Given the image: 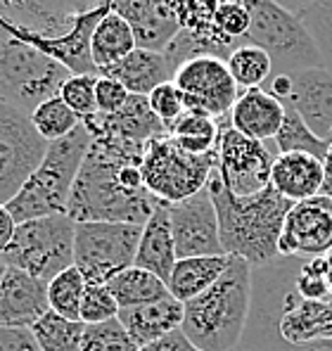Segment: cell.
Instances as JSON below:
<instances>
[{"label": "cell", "mask_w": 332, "mask_h": 351, "mask_svg": "<svg viewBox=\"0 0 332 351\" xmlns=\"http://www.w3.org/2000/svg\"><path fill=\"white\" fill-rule=\"evenodd\" d=\"M145 149L112 138H93L67 216L76 223L145 226L159 199L150 195L140 173Z\"/></svg>", "instance_id": "6da1fadb"}, {"label": "cell", "mask_w": 332, "mask_h": 351, "mask_svg": "<svg viewBox=\"0 0 332 351\" xmlns=\"http://www.w3.org/2000/svg\"><path fill=\"white\" fill-rule=\"evenodd\" d=\"M91 143L93 136L83 126V121L69 136L50 143L43 162L31 173L17 197L8 204L10 214L14 216L17 223L43 219V216L67 214L74 183L79 178Z\"/></svg>", "instance_id": "277c9868"}, {"label": "cell", "mask_w": 332, "mask_h": 351, "mask_svg": "<svg viewBox=\"0 0 332 351\" xmlns=\"http://www.w3.org/2000/svg\"><path fill=\"white\" fill-rule=\"evenodd\" d=\"M174 66H171V62L166 60L164 53L136 48L128 58H123L121 62L110 66V69H105L100 76L117 79L131 95L147 97L154 88L174 81Z\"/></svg>", "instance_id": "603a6c76"}, {"label": "cell", "mask_w": 332, "mask_h": 351, "mask_svg": "<svg viewBox=\"0 0 332 351\" xmlns=\"http://www.w3.org/2000/svg\"><path fill=\"white\" fill-rule=\"evenodd\" d=\"M147 102H150V110L157 114V119L164 123V126L174 123L176 119H178L185 112L183 95H180V90L174 86V81H169V84H162L159 88H154V90L147 95Z\"/></svg>", "instance_id": "60d3db41"}, {"label": "cell", "mask_w": 332, "mask_h": 351, "mask_svg": "<svg viewBox=\"0 0 332 351\" xmlns=\"http://www.w3.org/2000/svg\"><path fill=\"white\" fill-rule=\"evenodd\" d=\"M97 74H71L67 84L62 86L60 97L83 119L97 114Z\"/></svg>", "instance_id": "d590c367"}, {"label": "cell", "mask_w": 332, "mask_h": 351, "mask_svg": "<svg viewBox=\"0 0 332 351\" xmlns=\"http://www.w3.org/2000/svg\"><path fill=\"white\" fill-rule=\"evenodd\" d=\"M325 167L323 159L306 152L276 154L271 171V188L292 204L323 195Z\"/></svg>", "instance_id": "ffe728a7"}, {"label": "cell", "mask_w": 332, "mask_h": 351, "mask_svg": "<svg viewBox=\"0 0 332 351\" xmlns=\"http://www.w3.org/2000/svg\"><path fill=\"white\" fill-rule=\"evenodd\" d=\"M285 105V121H283V128L276 136V154H287V152H306V154H313L318 159H325L328 154V147L330 143L320 141L302 117L299 112L294 110L289 102H283Z\"/></svg>", "instance_id": "f546056e"}, {"label": "cell", "mask_w": 332, "mask_h": 351, "mask_svg": "<svg viewBox=\"0 0 332 351\" xmlns=\"http://www.w3.org/2000/svg\"><path fill=\"white\" fill-rule=\"evenodd\" d=\"M254 299V268L230 256L214 287L185 304L183 335L200 351H237L245 339Z\"/></svg>", "instance_id": "3957f363"}, {"label": "cell", "mask_w": 332, "mask_h": 351, "mask_svg": "<svg viewBox=\"0 0 332 351\" xmlns=\"http://www.w3.org/2000/svg\"><path fill=\"white\" fill-rule=\"evenodd\" d=\"M174 86L180 90L185 110L202 112L216 119H228L240 86L235 84L226 60L221 58H197L178 66L174 74Z\"/></svg>", "instance_id": "7c38bea8"}, {"label": "cell", "mask_w": 332, "mask_h": 351, "mask_svg": "<svg viewBox=\"0 0 332 351\" xmlns=\"http://www.w3.org/2000/svg\"><path fill=\"white\" fill-rule=\"evenodd\" d=\"M136 48V36H133V29L128 27V22L119 17L114 10H107L91 36V60L97 76L117 62L128 58Z\"/></svg>", "instance_id": "d4e9b609"}, {"label": "cell", "mask_w": 332, "mask_h": 351, "mask_svg": "<svg viewBox=\"0 0 332 351\" xmlns=\"http://www.w3.org/2000/svg\"><path fill=\"white\" fill-rule=\"evenodd\" d=\"M235 84L240 90H252V88H263L273 76V60L263 48L252 43L237 45L226 60Z\"/></svg>", "instance_id": "83f0119b"}, {"label": "cell", "mask_w": 332, "mask_h": 351, "mask_svg": "<svg viewBox=\"0 0 332 351\" xmlns=\"http://www.w3.org/2000/svg\"><path fill=\"white\" fill-rule=\"evenodd\" d=\"M48 311V282L19 268H8L0 280V325L31 330Z\"/></svg>", "instance_id": "2e32d148"}, {"label": "cell", "mask_w": 332, "mask_h": 351, "mask_svg": "<svg viewBox=\"0 0 332 351\" xmlns=\"http://www.w3.org/2000/svg\"><path fill=\"white\" fill-rule=\"evenodd\" d=\"M31 332H34L40 351H81L86 323L48 311L31 328Z\"/></svg>", "instance_id": "f1b7e54d"}, {"label": "cell", "mask_w": 332, "mask_h": 351, "mask_svg": "<svg viewBox=\"0 0 332 351\" xmlns=\"http://www.w3.org/2000/svg\"><path fill=\"white\" fill-rule=\"evenodd\" d=\"M119 311H121V308H119L110 287L91 285V282H88L86 294H83V304H81V316H79L81 323L97 325V323L114 321V318L119 316Z\"/></svg>", "instance_id": "ab89813d"}, {"label": "cell", "mask_w": 332, "mask_h": 351, "mask_svg": "<svg viewBox=\"0 0 332 351\" xmlns=\"http://www.w3.org/2000/svg\"><path fill=\"white\" fill-rule=\"evenodd\" d=\"M48 145L27 112L0 102V204H10L17 197L43 162Z\"/></svg>", "instance_id": "30bf717a"}, {"label": "cell", "mask_w": 332, "mask_h": 351, "mask_svg": "<svg viewBox=\"0 0 332 351\" xmlns=\"http://www.w3.org/2000/svg\"><path fill=\"white\" fill-rule=\"evenodd\" d=\"M138 351H200L183 335V330H176V332L166 335V337L157 339V342L147 344V347H140Z\"/></svg>", "instance_id": "ee69618b"}, {"label": "cell", "mask_w": 332, "mask_h": 351, "mask_svg": "<svg viewBox=\"0 0 332 351\" xmlns=\"http://www.w3.org/2000/svg\"><path fill=\"white\" fill-rule=\"evenodd\" d=\"M140 347L133 342L128 330L119 318L97 325H86L81 351H138Z\"/></svg>", "instance_id": "836d02e7"}, {"label": "cell", "mask_w": 332, "mask_h": 351, "mask_svg": "<svg viewBox=\"0 0 332 351\" xmlns=\"http://www.w3.org/2000/svg\"><path fill=\"white\" fill-rule=\"evenodd\" d=\"M249 351H332V342H313V344H302V347H289V344H259V347Z\"/></svg>", "instance_id": "bcb514c9"}, {"label": "cell", "mask_w": 332, "mask_h": 351, "mask_svg": "<svg viewBox=\"0 0 332 351\" xmlns=\"http://www.w3.org/2000/svg\"><path fill=\"white\" fill-rule=\"evenodd\" d=\"M176 261H178V254H176L174 230H171L169 204L157 202L152 216L143 226L133 266L145 268V271L154 273V276L166 282L171 271H174Z\"/></svg>", "instance_id": "7402d4cb"}, {"label": "cell", "mask_w": 332, "mask_h": 351, "mask_svg": "<svg viewBox=\"0 0 332 351\" xmlns=\"http://www.w3.org/2000/svg\"><path fill=\"white\" fill-rule=\"evenodd\" d=\"M31 123L36 126V131L45 138L48 143L60 141V138L69 136L71 131H76L81 123V117L62 100L60 95L45 100L43 105H38L31 114Z\"/></svg>", "instance_id": "1f68e13d"}, {"label": "cell", "mask_w": 332, "mask_h": 351, "mask_svg": "<svg viewBox=\"0 0 332 351\" xmlns=\"http://www.w3.org/2000/svg\"><path fill=\"white\" fill-rule=\"evenodd\" d=\"M276 154L266 143L252 141L228 123L219 121V143H216V173L223 185L235 197H249L271 185V171Z\"/></svg>", "instance_id": "8fae6325"}, {"label": "cell", "mask_w": 332, "mask_h": 351, "mask_svg": "<svg viewBox=\"0 0 332 351\" xmlns=\"http://www.w3.org/2000/svg\"><path fill=\"white\" fill-rule=\"evenodd\" d=\"M233 53V48L216 34L214 29L209 31H190V29H180L176 34V38L166 45L164 55L171 62L174 71L178 66H183L185 62L197 60V58H221L228 60V55Z\"/></svg>", "instance_id": "4316f807"}, {"label": "cell", "mask_w": 332, "mask_h": 351, "mask_svg": "<svg viewBox=\"0 0 332 351\" xmlns=\"http://www.w3.org/2000/svg\"><path fill=\"white\" fill-rule=\"evenodd\" d=\"M110 292L117 299L119 308H133L143 306V304H152L159 299L169 297V287L162 278H157L154 273L145 271V268L131 266L126 271H121L119 276H114L107 282Z\"/></svg>", "instance_id": "484cf974"}, {"label": "cell", "mask_w": 332, "mask_h": 351, "mask_svg": "<svg viewBox=\"0 0 332 351\" xmlns=\"http://www.w3.org/2000/svg\"><path fill=\"white\" fill-rule=\"evenodd\" d=\"M302 22L309 29L311 38L323 58V64L332 69V0H318L304 14Z\"/></svg>", "instance_id": "8d00e7d4"}, {"label": "cell", "mask_w": 332, "mask_h": 351, "mask_svg": "<svg viewBox=\"0 0 332 351\" xmlns=\"http://www.w3.org/2000/svg\"><path fill=\"white\" fill-rule=\"evenodd\" d=\"M230 256H188V259H178L171 271L166 287H169L171 297H176L180 304H188L204 294L209 287H214L228 268Z\"/></svg>", "instance_id": "cb8c5ba5"}, {"label": "cell", "mask_w": 332, "mask_h": 351, "mask_svg": "<svg viewBox=\"0 0 332 351\" xmlns=\"http://www.w3.org/2000/svg\"><path fill=\"white\" fill-rule=\"evenodd\" d=\"M0 351H40L29 328H3L0 325Z\"/></svg>", "instance_id": "7bdbcfd3"}, {"label": "cell", "mask_w": 332, "mask_h": 351, "mask_svg": "<svg viewBox=\"0 0 332 351\" xmlns=\"http://www.w3.org/2000/svg\"><path fill=\"white\" fill-rule=\"evenodd\" d=\"M86 287H88V280L83 278V273L76 266L62 271L60 276H55L53 280L48 282L50 311L60 313V316H64V318H71V321H79Z\"/></svg>", "instance_id": "4dcf8cb0"}, {"label": "cell", "mask_w": 332, "mask_h": 351, "mask_svg": "<svg viewBox=\"0 0 332 351\" xmlns=\"http://www.w3.org/2000/svg\"><path fill=\"white\" fill-rule=\"evenodd\" d=\"M76 221L67 214L17 223L10 247L0 261L8 268H19L43 282H50L62 271L74 266Z\"/></svg>", "instance_id": "8992f818"}, {"label": "cell", "mask_w": 332, "mask_h": 351, "mask_svg": "<svg viewBox=\"0 0 332 351\" xmlns=\"http://www.w3.org/2000/svg\"><path fill=\"white\" fill-rule=\"evenodd\" d=\"M5 271H8V266H5L3 261H0V280H3V276H5Z\"/></svg>", "instance_id": "f907efd6"}, {"label": "cell", "mask_w": 332, "mask_h": 351, "mask_svg": "<svg viewBox=\"0 0 332 351\" xmlns=\"http://www.w3.org/2000/svg\"><path fill=\"white\" fill-rule=\"evenodd\" d=\"M95 97H97V112H100V114H114V112H119L126 105L131 93L123 88V84H119L117 79L97 76Z\"/></svg>", "instance_id": "b9f144b4"}, {"label": "cell", "mask_w": 332, "mask_h": 351, "mask_svg": "<svg viewBox=\"0 0 332 351\" xmlns=\"http://www.w3.org/2000/svg\"><path fill=\"white\" fill-rule=\"evenodd\" d=\"M211 29H214L216 34L235 50L237 45L247 43L249 29H252V14H249V10L245 5L230 3V0H221L219 10H216V14H214Z\"/></svg>", "instance_id": "d6a6232c"}, {"label": "cell", "mask_w": 332, "mask_h": 351, "mask_svg": "<svg viewBox=\"0 0 332 351\" xmlns=\"http://www.w3.org/2000/svg\"><path fill=\"white\" fill-rule=\"evenodd\" d=\"M216 169V152L190 154L169 133L154 138L140 159L145 188L164 204H178L202 193Z\"/></svg>", "instance_id": "ba28073f"}, {"label": "cell", "mask_w": 332, "mask_h": 351, "mask_svg": "<svg viewBox=\"0 0 332 351\" xmlns=\"http://www.w3.org/2000/svg\"><path fill=\"white\" fill-rule=\"evenodd\" d=\"M140 233L136 223H76L74 266L91 285H107L136 263Z\"/></svg>", "instance_id": "9c48e42d"}, {"label": "cell", "mask_w": 332, "mask_h": 351, "mask_svg": "<svg viewBox=\"0 0 332 351\" xmlns=\"http://www.w3.org/2000/svg\"><path fill=\"white\" fill-rule=\"evenodd\" d=\"M280 256L318 259L332 252V197L318 195L292 204L280 235Z\"/></svg>", "instance_id": "5bb4252c"}, {"label": "cell", "mask_w": 332, "mask_h": 351, "mask_svg": "<svg viewBox=\"0 0 332 351\" xmlns=\"http://www.w3.org/2000/svg\"><path fill=\"white\" fill-rule=\"evenodd\" d=\"M169 216L178 259L226 254L221 245L219 211L206 188L185 202L169 204Z\"/></svg>", "instance_id": "4fadbf2b"}, {"label": "cell", "mask_w": 332, "mask_h": 351, "mask_svg": "<svg viewBox=\"0 0 332 351\" xmlns=\"http://www.w3.org/2000/svg\"><path fill=\"white\" fill-rule=\"evenodd\" d=\"M83 126L91 131L93 138H112V141H121L126 145L147 149L154 138L164 136L166 126L150 110L147 97L131 95L128 102L114 114H93L83 119Z\"/></svg>", "instance_id": "9a60e30c"}, {"label": "cell", "mask_w": 332, "mask_h": 351, "mask_svg": "<svg viewBox=\"0 0 332 351\" xmlns=\"http://www.w3.org/2000/svg\"><path fill=\"white\" fill-rule=\"evenodd\" d=\"M292 285L299 297H304V299L332 297L330 282H328V268H325V256H318V259H294Z\"/></svg>", "instance_id": "e575fe53"}, {"label": "cell", "mask_w": 332, "mask_h": 351, "mask_svg": "<svg viewBox=\"0 0 332 351\" xmlns=\"http://www.w3.org/2000/svg\"><path fill=\"white\" fill-rule=\"evenodd\" d=\"M245 8L252 14L247 43L263 48L273 60V76L292 71L325 66L304 22L273 0H247Z\"/></svg>", "instance_id": "52a82bcc"}, {"label": "cell", "mask_w": 332, "mask_h": 351, "mask_svg": "<svg viewBox=\"0 0 332 351\" xmlns=\"http://www.w3.org/2000/svg\"><path fill=\"white\" fill-rule=\"evenodd\" d=\"M180 29L209 31L221 0H166Z\"/></svg>", "instance_id": "74e56055"}, {"label": "cell", "mask_w": 332, "mask_h": 351, "mask_svg": "<svg viewBox=\"0 0 332 351\" xmlns=\"http://www.w3.org/2000/svg\"><path fill=\"white\" fill-rule=\"evenodd\" d=\"M325 268H328V282H330V292H332V252L325 254Z\"/></svg>", "instance_id": "681fc988"}, {"label": "cell", "mask_w": 332, "mask_h": 351, "mask_svg": "<svg viewBox=\"0 0 332 351\" xmlns=\"http://www.w3.org/2000/svg\"><path fill=\"white\" fill-rule=\"evenodd\" d=\"M323 167H325V183H323V195L325 197H332V143L328 147V154L323 159Z\"/></svg>", "instance_id": "c3c4849f"}, {"label": "cell", "mask_w": 332, "mask_h": 351, "mask_svg": "<svg viewBox=\"0 0 332 351\" xmlns=\"http://www.w3.org/2000/svg\"><path fill=\"white\" fill-rule=\"evenodd\" d=\"M276 5H280L283 10H287L289 14H294V17L302 19L306 12H309L311 8H313L318 0H273Z\"/></svg>", "instance_id": "7dc6e473"}, {"label": "cell", "mask_w": 332, "mask_h": 351, "mask_svg": "<svg viewBox=\"0 0 332 351\" xmlns=\"http://www.w3.org/2000/svg\"><path fill=\"white\" fill-rule=\"evenodd\" d=\"M211 199L219 211L221 245L228 256H240L254 271L280 261V235L292 202L268 185L249 197H235L223 185L216 169L206 183Z\"/></svg>", "instance_id": "7a4b0ae2"}, {"label": "cell", "mask_w": 332, "mask_h": 351, "mask_svg": "<svg viewBox=\"0 0 332 351\" xmlns=\"http://www.w3.org/2000/svg\"><path fill=\"white\" fill-rule=\"evenodd\" d=\"M14 230H17V221L10 214L8 204H0V256H3V252L8 250L10 242H12Z\"/></svg>", "instance_id": "f6af8a7d"}, {"label": "cell", "mask_w": 332, "mask_h": 351, "mask_svg": "<svg viewBox=\"0 0 332 351\" xmlns=\"http://www.w3.org/2000/svg\"><path fill=\"white\" fill-rule=\"evenodd\" d=\"M285 121V105L266 88H252L240 90L235 105H233L228 123L242 136L259 143L276 141V136Z\"/></svg>", "instance_id": "d6986e66"}, {"label": "cell", "mask_w": 332, "mask_h": 351, "mask_svg": "<svg viewBox=\"0 0 332 351\" xmlns=\"http://www.w3.org/2000/svg\"><path fill=\"white\" fill-rule=\"evenodd\" d=\"M292 93L285 102L299 112L306 126L325 143H332V69L311 66L292 71Z\"/></svg>", "instance_id": "e0dca14e"}, {"label": "cell", "mask_w": 332, "mask_h": 351, "mask_svg": "<svg viewBox=\"0 0 332 351\" xmlns=\"http://www.w3.org/2000/svg\"><path fill=\"white\" fill-rule=\"evenodd\" d=\"M117 318L128 330V335H131L138 347H147V344L157 342V339L183 328L185 304H180L178 299L169 294V297L159 299V302L121 308Z\"/></svg>", "instance_id": "44dd1931"}, {"label": "cell", "mask_w": 332, "mask_h": 351, "mask_svg": "<svg viewBox=\"0 0 332 351\" xmlns=\"http://www.w3.org/2000/svg\"><path fill=\"white\" fill-rule=\"evenodd\" d=\"M69 76L60 60L0 22V102L31 117L38 105L60 95Z\"/></svg>", "instance_id": "5b68a950"}, {"label": "cell", "mask_w": 332, "mask_h": 351, "mask_svg": "<svg viewBox=\"0 0 332 351\" xmlns=\"http://www.w3.org/2000/svg\"><path fill=\"white\" fill-rule=\"evenodd\" d=\"M166 133L178 141H209L219 143V121L202 112L185 110L174 123L166 126Z\"/></svg>", "instance_id": "f35d334b"}, {"label": "cell", "mask_w": 332, "mask_h": 351, "mask_svg": "<svg viewBox=\"0 0 332 351\" xmlns=\"http://www.w3.org/2000/svg\"><path fill=\"white\" fill-rule=\"evenodd\" d=\"M110 10L126 19L143 50L164 53L180 31L166 0H110Z\"/></svg>", "instance_id": "ac0fdd59"}]
</instances>
